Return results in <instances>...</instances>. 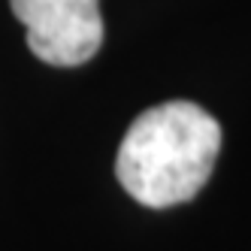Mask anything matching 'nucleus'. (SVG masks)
Instances as JSON below:
<instances>
[{
	"mask_svg": "<svg viewBox=\"0 0 251 251\" xmlns=\"http://www.w3.org/2000/svg\"><path fill=\"white\" fill-rule=\"evenodd\" d=\"M27 46L51 67H79L97 55L103 19L97 0H9Z\"/></svg>",
	"mask_w": 251,
	"mask_h": 251,
	"instance_id": "obj_2",
	"label": "nucleus"
},
{
	"mask_svg": "<svg viewBox=\"0 0 251 251\" xmlns=\"http://www.w3.org/2000/svg\"><path fill=\"white\" fill-rule=\"evenodd\" d=\"M218 151V121L197 103L170 100L130 124L115 157V176L136 203L167 209L203 191Z\"/></svg>",
	"mask_w": 251,
	"mask_h": 251,
	"instance_id": "obj_1",
	"label": "nucleus"
}]
</instances>
